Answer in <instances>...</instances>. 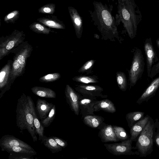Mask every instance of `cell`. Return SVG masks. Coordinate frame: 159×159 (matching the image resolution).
<instances>
[{"label":"cell","instance_id":"6da1fadb","mask_svg":"<svg viewBox=\"0 0 159 159\" xmlns=\"http://www.w3.org/2000/svg\"><path fill=\"white\" fill-rule=\"evenodd\" d=\"M93 4L94 9L91 16L94 24L97 26L102 37L105 40L112 41H115L116 38L121 42L116 23L106 5L95 1Z\"/></svg>","mask_w":159,"mask_h":159},{"label":"cell","instance_id":"7a4b0ae2","mask_svg":"<svg viewBox=\"0 0 159 159\" xmlns=\"http://www.w3.org/2000/svg\"><path fill=\"white\" fill-rule=\"evenodd\" d=\"M134 0H125L118 2V13L129 37L134 39L136 35L138 25L141 20V14Z\"/></svg>","mask_w":159,"mask_h":159},{"label":"cell","instance_id":"3957f363","mask_svg":"<svg viewBox=\"0 0 159 159\" xmlns=\"http://www.w3.org/2000/svg\"><path fill=\"white\" fill-rule=\"evenodd\" d=\"M30 97L23 93L17 100L16 110V124L21 131L26 129L34 142L37 141L34 124V118L30 106Z\"/></svg>","mask_w":159,"mask_h":159},{"label":"cell","instance_id":"277c9868","mask_svg":"<svg viewBox=\"0 0 159 159\" xmlns=\"http://www.w3.org/2000/svg\"><path fill=\"white\" fill-rule=\"evenodd\" d=\"M33 50L28 41L23 42L11 52L14 54L11 73V82L12 84L16 79L25 73L27 60Z\"/></svg>","mask_w":159,"mask_h":159},{"label":"cell","instance_id":"5b68a950","mask_svg":"<svg viewBox=\"0 0 159 159\" xmlns=\"http://www.w3.org/2000/svg\"><path fill=\"white\" fill-rule=\"evenodd\" d=\"M154 121L150 116L145 128L138 137L134 149L141 157H146L153 151V127Z\"/></svg>","mask_w":159,"mask_h":159},{"label":"cell","instance_id":"8992f818","mask_svg":"<svg viewBox=\"0 0 159 159\" xmlns=\"http://www.w3.org/2000/svg\"><path fill=\"white\" fill-rule=\"evenodd\" d=\"M133 58L128 71L130 89L133 87L142 77L144 70L145 62L142 51L137 47L134 48Z\"/></svg>","mask_w":159,"mask_h":159},{"label":"cell","instance_id":"52a82bcc","mask_svg":"<svg viewBox=\"0 0 159 159\" xmlns=\"http://www.w3.org/2000/svg\"><path fill=\"white\" fill-rule=\"evenodd\" d=\"M25 34L22 30H14L11 34L0 38V60L8 55L14 48L24 42Z\"/></svg>","mask_w":159,"mask_h":159},{"label":"cell","instance_id":"ba28073f","mask_svg":"<svg viewBox=\"0 0 159 159\" xmlns=\"http://www.w3.org/2000/svg\"><path fill=\"white\" fill-rule=\"evenodd\" d=\"M133 141L130 138L119 143L111 144H104L107 150L112 154L116 156L121 155H139L137 151L134 152L132 151L134 147L132 146Z\"/></svg>","mask_w":159,"mask_h":159},{"label":"cell","instance_id":"9c48e42d","mask_svg":"<svg viewBox=\"0 0 159 159\" xmlns=\"http://www.w3.org/2000/svg\"><path fill=\"white\" fill-rule=\"evenodd\" d=\"M12 60L8 61L2 68L0 72V99L5 93L9 90L12 84L11 82L10 76Z\"/></svg>","mask_w":159,"mask_h":159},{"label":"cell","instance_id":"30bf717a","mask_svg":"<svg viewBox=\"0 0 159 159\" xmlns=\"http://www.w3.org/2000/svg\"><path fill=\"white\" fill-rule=\"evenodd\" d=\"M144 49L146 57L147 75L149 77L153 66L159 60L153 46L151 38L145 39Z\"/></svg>","mask_w":159,"mask_h":159},{"label":"cell","instance_id":"8fae6325","mask_svg":"<svg viewBox=\"0 0 159 159\" xmlns=\"http://www.w3.org/2000/svg\"><path fill=\"white\" fill-rule=\"evenodd\" d=\"M75 90L82 96L87 97L105 98L107 96L102 94L103 89L96 85H79L75 87Z\"/></svg>","mask_w":159,"mask_h":159},{"label":"cell","instance_id":"7c38bea8","mask_svg":"<svg viewBox=\"0 0 159 159\" xmlns=\"http://www.w3.org/2000/svg\"><path fill=\"white\" fill-rule=\"evenodd\" d=\"M65 93L67 102L71 110L75 114L78 115L80 111L79 108V95L69 84H66Z\"/></svg>","mask_w":159,"mask_h":159},{"label":"cell","instance_id":"4fadbf2b","mask_svg":"<svg viewBox=\"0 0 159 159\" xmlns=\"http://www.w3.org/2000/svg\"><path fill=\"white\" fill-rule=\"evenodd\" d=\"M98 101L96 98L80 95L79 105L82 117L84 118L87 115L94 114V107Z\"/></svg>","mask_w":159,"mask_h":159},{"label":"cell","instance_id":"5bb4252c","mask_svg":"<svg viewBox=\"0 0 159 159\" xmlns=\"http://www.w3.org/2000/svg\"><path fill=\"white\" fill-rule=\"evenodd\" d=\"M68 9L76 36L78 39H80L82 36L83 31L82 18L77 10L74 7L69 6Z\"/></svg>","mask_w":159,"mask_h":159},{"label":"cell","instance_id":"9a60e30c","mask_svg":"<svg viewBox=\"0 0 159 159\" xmlns=\"http://www.w3.org/2000/svg\"><path fill=\"white\" fill-rule=\"evenodd\" d=\"M159 87V76L154 79L151 82L137 101L136 103L140 104L143 102H148L155 95Z\"/></svg>","mask_w":159,"mask_h":159},{"label":"cell","instance_id":"2e32d148","mask_svg":"<svg viewBox=\"0 0 159 159\" xmlns=\"http://www.w3.org/2000/svg\"><path fill=\"white\" fill-rule=\"evenodd\" d=\"M20 146L26 149L35 151L30 145L14 136L6 134L0 139V146Z\"/></svg>","mask_w":159,"mask_h":159},{"label":"cell","instance_id":"e0dca14e","mask_svg":"<svg viewBox=\"0 0 159 159\" xmlns=\"http://www.w3.org/2000/svg\"><path fill=\"white\" fill-rule=\"evenodd\" d=\"M54 105L45 100L39 98L37 99L35 110L41 120H43L47 117Z\"/></svg>","mask_w":159,"mask_h":159},{"label":"cell","instance_id":"ac0fdd59","mask_svg":"<svg viewBox=\"0 0 159 159\" xmlns=\"http://www.w3.org/2000/svg\"><path fill=\"white\" fill-rule=\"evenodd\" d=\"M36 20L49 28L59 29H65L66 28L63 22L55 16L48 15L39 18Z\"/></svg>","mask_w":159,"mask_h":159},{"label":"cell","instance_id":"d6986e66","mask_svg":"<svg viewBox=\"0 0 159 159\" xmlns=\"http://www.w3.org/2000/svg\"><path fill=\"white\" fill-rule=\"evenodd\" d=\"M98 135L102 142H116L120 140L116 136L113 126L107 125L102 128L99 131Z\"/></svg>","mask_w":159,"mask_h":159},{"label":"cell","instance_id":"ffe728a7","mask_svg":"<svg viewBox=\"0 0 159 159\" xmlns=\"http://www.w3.org/2000/svg\"><path fill=\"white\" fill-rule=\"evenodd\" d=\"M150 117L149 115H147L130 128V138L133 141H136L139 135L147 124Z\"/></svg>","mask_w":159,"mask_h":159},{"label":"cell","instance_id":"44dd1931","mask_svg":"<svg viewBox=\"0 0 159 159\" xmlns=\"http://www.w3.org/2000/svg\"><path fill=\"white\" fill-rule=\"evenodd\" d=\"M30 102L33 116L34 124L35 129V133L36 135H38L39 136V140H41L42 138L44 135V127L41 123V121L39 119V117L37 115L34 103L31 97L30 98Z\"/></svg>","mask_w":159,"mask_h":159},{"label":"cell","instance_id":"7402d4cb","mask_svg":"<svg viewBox=\"0 0 159 159\" xmlns=\"http://www.w3.org/2000/svg\"><path fill=\"white\" fill-rule=\"evenodd\" d=\"M94 112L102 110L112 113L116 111L114 104L108 99H104L98 101V103L94 106Z\"/></svg>","mask_w":159,"mask_h":159},{"label":"cell","instance_id":"603a6c76","mask_svg":"<svg viewBox=\"0 0 159 159\" xmlns=\"http://www.w3.org/2000/svg\"><path fill=\"white\" fill-rule=\"evenodd\" d=\"M31 90L35 95L40 97L55 98L56 97V92L50 88L35 86L31 88Z\"/></svg>","mask_w":159,"mask_h":159},{"label":"cell","instance_id":"cb8c5ba5","mask_svg":"<svg viewBox=\"0 0 159 159\" xmlns=\"http://www.w3.org/2000/svg\"><path fill=\"white\" fill-rule=\"evenodd\" d=\"M3 151L10 153L23 154L35 156L37 154L35 151L30 150L20 146H1Z\"/></svg>","mask_w":159,"mask_h":159},{"label":"cell","instance_id":"d4e9b609","mask_svg":"<svg viewBox=\"0 0 159 159\" xmlns=\"http://www.w3.org/2000/svg\"><path fill=\"white\" fill-rule=\"evenodd\" d=\"M41 140V143L53 153L58 152L62 150V148L57 143L52 136L47 137L44 135Z\"/></svg>","mask_w":159,"mask_h":159},{"label":"cell","instance_id":"484cf974","mask_svg":"<svg viewBox=\"0 0 159 159\" xmlns=\"http://www.w3.org/2000/svg\"><path fill=\"white\" fill-rule=\"evenodd\" d=\"M145 113L141 111L129 112L126 114L125 116L128 126L130 128L135 124L143 119Z\"/></svg>","mask_w":159,"mask_h":159},{"label":"cell","instance_id":"4316f807","mask_svg":"<svg viewBox=\"0 0 159 159\" xmlns=\"http://www.w3.org/2000/svg\"><path fill=\"white\" fill-rule=\"evenodd\" d=\"M104 119L101 116L89 115L84 117L83 121L87 126L92 128H96L103 121Z\"/></svg>","mask_w":159,"mask_h":159},{"label":"cell","instance_id":"83f0119b","mask_svg":"<svg viewBox=\"0 0 159 159\" xmlns=\"http://www.w3.org/2000/svg\"><path fill=\"white\" fill-rule=\"evenodd\" d=\"M43 24L39 22H35L31 24L29 26L30 29L33 31L38 34L48 35L50 32H54L50 28H48Z\"/></svg>","mask_w":159,"mask_h":159},{"label":"cell","instance_id":"f1b7e54d","mask_svg":"<svg viewBox=\"0 0 159 159\" xmlns=\"http://www.w3.org/2000/svg\"><path fill=\"white\" fill-rule=\"evenodd\" d=\"M98 79V77L96 75H79L72 78L74 81L84 84L97 83L99 82Z\"/></svg>","mask_w":159,"mask_h":159},{"label":"cell","instance_id":"f546056e","mask_svg":"<svg viewBox=\"0 0 159 159\" xmlns=\"http://www.w3.org/2000/svg\"><path fill=\"white\" fill-rule=\"evenodd\" d=\"M116 81L120 90L125 91L127 89V83L126 75L124 73L118 71L116 73Z\"/></svg>","mask_w":159,"mask_h":159},{"label":"cell","instance_id":"4dcf8cb0","mask_svg":"<svg viewBox=\"0 0 159 159\" xmlns=\"http://www.w3.org/2000/svg\"><path fill=\"white\" fill-rule=\"evenodd\" d=\"M20 15L19 11L15 10L10 12L4 17V21L8 24H14L19 19Z\"/></svg>","mask_w":159,"mask_h":159},{"label":"cell","instance_id":"1f68e13d","mask_svg":"<svg viewBox=\"0 0 159 159\" xmlns=\"http://www.w3.org/2000/svg\"><path fill=\"white\" fill-rule=\"evenodd\" d=\"M56 114V108L55 105H54L47 117L41 122L44 127H48L52 122L55 118Z\"/></svg>","mask_w":159,"mask_h":159},{"label":"cell","instance_id":"d6a6232c","mask_svg":"<svg viewBox=\"0 0 159 159\" xmlns=\"http://www.w3.org/2000/svg\"><path fill=\"white\" fill-rule=\"evenodd\" d=\"M116 135L119 140H125L129 138L126 131L122 127L115 125L113 126Z\"/></svg>","mask_w":159,"mask_h":159},{"label":"cell","instance_id":"836d02e7","mask_svg":"<svg viewBox=\"0 0 159 159\" xmlns=\"http://www.w3.org/2000/svg\"><path fill=\"white\" fill-rule=\"evenodd\" d=\"M61 77V75L59 73H54L44 75L40 77L39 80L40 82L48 83L58 80Z\"/></svg>","mask_w":159,"mask_h":159},{"label":"cell","instance_id":"e575fe53","mask_svg":"<svg viewBox=\"0 0 159 159\" xmlns=\"http://www.w3.org/2000/svg\"><path fill=\"white\" fill-rule=\"evenodd\" d=\"M56 5L53 3H49L44 5L38 9L39 13L50 15L53 14L55 11Z\"/></svg>","mask_w":159,"mask_h":159},{"label":"cell","instance_id":"d590c367","mask_svg":"<svg viewBox=\"0 0 159 159\" xmlns=\"http://www.w3.org/2000/svg\"><path fill=\"white\" fill-rule=\"evenodd\" d=\"M96 61L90 60L85 62L78 70L80 73H86L87 74L91 73L92 69Z\"/></svg>","mask_w":159,"mask_h":159},{"label":"cell","instance_id":"8d00e7d4","mask_svg":"<svg viewBox=\"0 0 159 159\" xmlns=\"http://www.w3.org/2000/svg\"><path fill=\"white\" fill-rule=\"evenodd\" d=\"M153 138L154 142L159 148V120L156 119L154 123Z\"/></svg>","mask_w":159,"mask_h":159},{"label":"cell","instance_id":"74e56055","mask_svg":"<svg viewBox=\"0 0 159 159\" xmlns=\"http://www.w3.org/2000/svg\"><path fill=\"white\" fill-rule=\"evenodd\" d=\"M33 156L23 154L10 153L8 158L9 159H34Z\"/></svg>","mask_w":159,"mask_h":159},{"label":"cell","instance_id":"f35d334b","mask_svg":"<svg viewBox=\"0 0 159 159\" xmlns=\"http://www.w3.org/2000/svg\"><path fill=\"white\" fill-rule=\"evenodd\" d=\"M158 73H159V60L157 63L153 66L149 77L151 79L152 78Z\"/></svg>","mask_w":159,"mask_h":159},{"label":"cell","instance_id":"ab89813d","mask_svg":"<svg viewBox=\"0 0 159 159\" xmlns=\"http://www.w3.org/2000/svg\"><path fill=\"white\" fill-rule=\"evenodd\" d=\"M52 137L56 141L57 143L62 148H65L67 146V143L65 140L56 136H52Z\"/></svg>","mask_w":159,"mask_h":159},{"label":"cell","instance_id":"60d3db41","mask_svg":"<svg viewBox=\"0 0 159 159\" xmlns=\"http://www.w3.org/2000/svg\"><path fill=\"white\" fill-rule=\"evenodd\" d=\"M156 42L157 46L159 49V38L156 40Z\"/></svg>","mask_w":159,"mask_h":159},{"label":"cell","instance_id":"b9f144b4","mask_svg":"<svg viewBox=\"0 0 159 159\" xmlns=\"http://www.w3.org/2000/svg\"><path fill=\"white\" fill-rule=\"evenodd\" d=\"M94 37L97 39H99V36L97 34H94Z\"/></svg>","mask_w":159,"mask_h":159},{"label":"cell","instance_id":"7bdbcfd3","mask_svg":"<svg viewBox=\"0 0 159 159\" xmlns=\"http://www.w3.org/2000/svg\"><path fill=\"white\" fill-rule=\"evenodd\" d=\"M125 0H118V2H123L125 1Z\"/></svg>","mask_w":159,"mask_h":159}]
</instances>
